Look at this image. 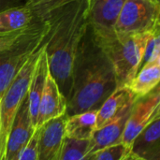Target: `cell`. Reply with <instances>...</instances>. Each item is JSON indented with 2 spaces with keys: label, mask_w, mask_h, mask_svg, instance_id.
I'll list each match as a JSON object with an SVG mask.
<instances>
[{
  "label": "cell",
  "mask_w": 160,
  "mask_h": 160,
  "mask_svg": "<svg viewBox=\"0 0 160 160\" xmlns=\"http://www.w3.org/2000/svg\"><path fill=\"white\" fill-rule=\"evenodd\" d=\"M50 29L48 20H34L13 44L0 52V99L29 57L45 44Z\"/></svg>",
  "instance_id": "obj_3"
},
{
  "label": "cell",
  "mask_w": 160,
  "mask_h": 160,
  "mask_svg": "<svg viewBox=\"0 0 160 160\" xmlns=\"http://www.w3.org/2000/svg\"><path fill=\"white\" fill-rule=\"evenodd\" d=\"M35 128L32 125L27 96L22 102L13 120L6 145L5 160H17L22 149L28 143Z\"/></svg>",
  "instance_id": "obj_10"
},
{
  "label": "cell",
  "mask_w": 160,
  "mask_h": 160,
  "mask_svg": "<svg viewBox=\"0 0 160 160\" xmlns=\"http://www.w3.org/2000/svg\"><path fill=\"white\" fill-rule=\"evenodd\" d=\"M46 43L43 45L39 56L38 58L37 64L34 68L33 76L29 84L28 92H27V100H28V108H29V114L32 125L34 128H37V122H38V107L39 102L45 83L46 76L49 72V65H48V58L46 53Z\"/></svg>",
  "instance_id": "obj_13"
},
{
  "label": "cell",
  "mask_w": 160,
  "mask_h": 160,
  "mask_svg": "<svg viewBox=\"0 0 160 160\" xmlns=\"http://www.w3.org/2000/svg\"><path fill=\"white\" fill-rule=\"evenodd\" d=\"M67 99L60 91L56 82L48 72L39 102L37 128L45 122L66 114Z\"/></svg>",
  "instance_id": "obj_11"
},
{
  "label": "cell",
  "mask_w": 160,
  "mask_h": 160,
  "mask_svg": "<svg viewBox=\"0 0 160 160\" xmlns=\"http://www.w3.org/2000/svg\"><path fill=\"white\" fill-rule=\"evenodd\" d=\"M128 150L130 149L126 147L123 143H118L94 153L90 156L89 160H120Z\"/></svg>",
  "instance_id": "obj_21"
},
{
  "label": "cell",
  "mask_w": 160,
  "mask_h": 160,
  "mask_svg": "<svg viewBox=\"0 0 160 160\" xmlns=\"http://www.w3.org/2000/svg\"><path fill=\"white\" fill-rule=\"evenodd\" d=\"M26 0H0V11L25 5Z\"/></svg>",
  "instance_id": "obj_24"
},
{
  "label": "cell",
  "mask_w": 160,
  "mask_h": 160,
  "mask_svg": "<svg viewBox=\"0 0 160 160\" xmlns=\"http://www.w3.org/2000/svg\"><path fill=\"white\" fill-rule=\"evenodd\" d=\"M158 117H160L159 85L149 94L138 98L133 103L121 143L130 149L131 143L137 135Z\"/></svg>",
  "instance_id": "obj_7"
},
{
  "label": "cell",
  "mask_w": 160,
  "mask_h": 160,
  "mask_svg": "<svg viewBox=\"0 0 160 160\" xmlns=\"http://www.w3.org/2000/svg\"><path fill=\"white\" fill-rule=\"evenodd\" d=\"M38 128L35 129L28 143L22 149L17 160L38 159Z\"/></svg>",
  "instance_id": "obj_22"
},
{
  "label": "cell",
  "mask_w": 160,
  "mask_h": 160,
  "mask_svg": "<svg viewBox=\"0 0 160 160\" xmlns=\"http://www.w3.org/2000/svg\"><path fill=\"white\" fill-rule=\"evenodd\" d=\"M160 81V57L143 65L127 86L137 98L143 97L153 91Z\"/></svg>",
  "instance_id": "obj_17"
},
{
  "label": "cell",
  "mask_w": 160,
  "mask_h": 160,
  "mask_svg": "<svg viewBox=\"0 0 160 160\" xmlns=\"http://www.w3.org/2000/svg\"><path fill=\"white\" fill-rule=\"evenodd\" d=\"M138 98L127 87H117L98 110L96 130L118 119L128 111Z\"/></svg>",
  "instance_id": "obj_12"
},
{
  "label": "cell",
  "mask_w": 160,
  "mask_h": 160,
  "mask_svg": "<svg viewBox=\"0 0 160 160\" xmlns=\"http://www.w3.org/2000/svg\"><path fill=\"white\" fill-rule=\"evenodd\" d=\"M159 0H126L114 25L115 36L159 30Z\"/></svg>",
  "instance_id": "obj_6"
},
{
  "label": "cell",
  "mask_w": 160,
  "mask_h": 160,
  "mask_svg": "<svg viewBox=\"0 0 160 160\" xmlns=\"http://www.w3.org/2000/svg\"><path fill=\"white\" fill-rule=\"evenodd\" d=\"M126 0H88V25L100 44L114 38V25Z\"/></svg>",
  "instance_id": "obj_8"
},
{
  "label": "cell",
  "mask_w": 160,
  "mask_h": 160,
  "mask_svg": "<svg viewBox=\"0 0 160 160\" xmlns=\"http://www.w3.org/2000/svg\"><path fill=\"white\" fill-rule=\"evenodd\" d=\"M116 88L112 61L88 25L74 58L66 114L98 110Z\"/></svg>",
  "instance_id": "obj_1"
},
{
  "label": "cell",
  "mask_w": 160,
  "mask_h": 160,
  "mask_svg": "<svg viewBox=\"0 0 160 160\" xmlns=\"http://www.w3.org/2000/svg\"><path fill=\"white\" fill-rule=\"evenodd\" d=\"M26 1H27V0H26ZM25 3H26V2H25Z\"/></svg>",
  "instance_id": "obj_26"
},
{
  "label": "cell",
  "mask_w": 160,
  "mask_h": 160,
  "mask_svg": "<svg viewBox=\"0 0 160 160\" xmlns=\"http://www.w3.org/2000/svg\"><path fill=\"white\" fill-rule=\"evenodd\" d=\"M67 114L49 120L38 127V159L57 160L65 142Z\"/></svg>",
  "instance_id": "obj_9"
},
{
  "label": "cell",
  "mask_w": 160,
  "mask_h": 160,
  "mask_svg": "<svg viewBox=\"0 0 160 160\" xmlns=\"http://www.w3.org/2000/svg\"><path fill=\"white\" fill-rule=\"evenodd\" d=\"M130 152L144 160H160V117L137 135L131 143Z\"/></svg>",
  "instance_id": "obj_15"
},
{
  "label": "cell",
  "mask_w": 160,
  "mask_h": 160,
  "mask_svg": "<svg viewBox=\"0 0 160 160\" xmlns=\"http://www.w3.org/2000/svg\"><path fill=\"white\" fill-rule=\"evenodd\" d=\"M75 0H27L25 6L36 21H44L51 13Z\"/></svg>",
  "instance_id": "obj_19"
},
{
  "label": "cell",
  "mask_w": 160,
  "mask_h": 160,
  "mask_svg": "<svg viewBox=\"0 0 160 160\" xmlns=\"http://www.w3.org/2000/svg\"><path fill=\"white\" fill-rule=\"evenodd\" d=\"M42 47L25 62L0 100V160H5L10 128L22 102L27 96L34 68Z\"/></svg>",
  "instance_id": "obj_5"
},
{
  "label": "cell",
  "mask_w": 160,
  "mask_h": 160,
  "mask_svg": "<svg viewBox=\"0 0 160 160\" xmlns=\"http://www.w3.org/2000/svg\"><path fill=\"white\" fill-rule=\"evenodd\" d=\"M0 100H1V99H0Z\"/></svg>",
  "instance_id": "obj_27"
},
{
  "label": "cell",
  "mask_w": 160,
  "mask_h": 160,
  "mask_svg": "<svg viewBox=\"0 0 160 160\" xmlns=\"http://www.w3.org/2000/svg\"><path fill=\"white\" fill-rule=\"evenodd\" d=\"M153 33L114 36L109 42L101 44L112 61L117 87L128 86L138 73L146 44Z\"/></svg>",
  "instance_id": "obj_4"
},
{
  "label": "cell",
  "mask_w": 160,
  "mask_h": 160,
  "mask_svg": "<svg viewBox=\"0 0 160 160\" xmlns=\"http://www.w3.org/2000/svg\"><path fill=\"white\" fill-rule=\"evenodd\" d=\"M131 108L128 111H127L125 113H123L118 119L94 131L88 142L87 155L91 156L96 152H98L110 146L121 143L123 133H124L126 124L129 116Z\"/></svg>",
  "instance_id": "obj_14"
},
{
  "label": "cell",
  "mask_w": 160,
  "mask_h": 160,
  "mask_svg": "<svg viewBox=\"0 0 160 160\" xmlns=\"http://www.w3.org/2000/svg\"><path fill=\"white\" fill-rule=\"evenodd\" d=\"M34 21L31 10L24 5L0 11V35L27 28Z\"/></svg>",
  "instance_id": "obj_18"
},
{
  "label": "cell",
  "mask_w": 160,
  "mask_h": 160,
  "mask_svg": "<svg viewBox=\"0 0 160 160\" xmlns=\"http://www.w3.org/2000/svg\"><path fill=\"white\" fill-rule=\"evenodd\" d=\"M46 41L49 72L66 99L72 82L74 58L88 28V0H75L51 13Z\"/></svg>",
  "instance_id": "obj_2"
},
{
  "label": "cell",
  "mask_w": 160,
  "mask_h": 160,
  "mask_svg": "<svg viewBox=\"0 0 160 160\" xmlns=\"http://www.w3.org/2000/svg\"><path fill=\"white\" fill-rule=\"evenodd\" d=\"M88 142L89 141H75L66 138L57 160H89Z\"/></svg>",
  "instance_id": "obj_20"
},
{
  "label": "cell",
  "mask_w": 160,
  "mask_h": 160,
  "mask_svg": "<svg viewBox=\"0 0 160 160\" xmlns=\"http://www.w3.org/2000/svg\"><path fill=\"white\" fill-rule=\"evenodd\" d=\"M25 29L21 30V31H17V32H14V33L7 34V35H0V52L7 49L11 44H13L16 41V39L22 34V32Z\"/></svg>",
  "instance_id": "obj_23"
},
{
  "label": "cell",
  "mask_w": 160,
  "mask_h": 160,
  "mask_svg": "<svg viewBox=\"0 0 160 160\" xmlns=\"http://www.w3.org/2000/svg\"><path fill=\"white\" fill-rule=\"evenodd\" d=\"M97 114L98 110L67 115L65 137L75 141H89L96 130Z\"/></svg>",
  "instance_id": "obj_16"
},
{
  "label": "cell",
  "mask_w": 160,
  "mask_h": 160,
  "mask_svg": "<svg viewBox=\"0 0 160 160\" xmlns=\"http://www.w3.org/2000/svg\"><path fill=\"white\" fill-rule=\"evenodd\" d=\"M120 160H144V159H142V158H139L138 156H136V155H134L133 153H131V152H130V150H128V152H126V153L123 155V157L120 158Z\"/></svg>",
  "instance_id": "obj_25"
}]
</instances>
